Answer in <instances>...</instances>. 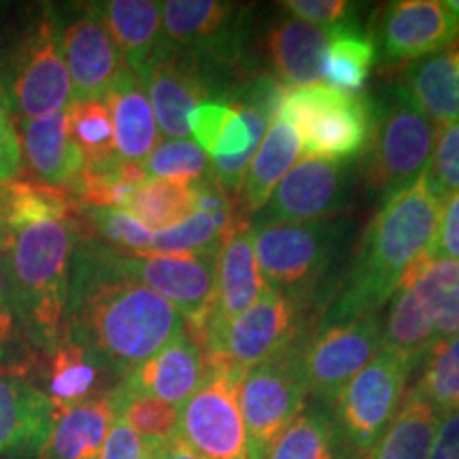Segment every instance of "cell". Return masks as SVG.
Returning <instances> with one entry per match:
<instances>
[{
    "label": "cell",
    "mask_w": 459,
    "mask_h": 459,
    "mask_svg": "<svg viewBox=\"0 0 459 459\" xmlns=\"http://www.w3.org/2000/svg\"><path fill=\"white\" fill-rule=\"evenodd\" d=\"M440 415L459 411V336L443 338L421 359V375L412 387Z\"/></svg>",
    "instance_id": "cell-38"
},
{
    "label": "cell",
    "mask_w": 459,
    "mask_h": 459,
    "mask_svg": "<svg viewBox=\"0 0 459 459\" xmlns=\"http://www.w3.org/2000/svg\"><path fill=\"white\" fill-rule=\"evenodd\" d=\"M22 162L34 181L51 189H68L83 169V158L68 132L66 111L15 124Z\"/></svg>",
    "instance_id": "cell-22"
},
{
    "label": "cell",
    "mask_w": 459,
    "mask_h": 459,
    "mask_svg": "<svg viewBox=\"0 0 459 459\" xmlns=\"http://www.w3.org/2000/svg\"><path fill=\"white\" fill-rule=\"evenodd\" d=\"M302 153V143L298 132L287 119L274 115L271 128L257 147L245 179L240 183L238 209L245 217L257 213L271 200L274 187L294 169V162Z\"/></svg>",
    "instance_id": "cell-30"
},
{
    "label": "cell",
    "mask_w": 459,
    "mask_h": 459,
    "mask_svg": "<svg viewBox=\"0 0 459 459\" xmlns=\"http://www.w3.org/2000/svg\"><path fill=\"white\" fill-rule=\"evenodd\" d=\"M417 366L411 361L381 349V353L332 400L336 428L361 455L372 449L378 436L392 423L406 394L411 372Z\"/></svg>",
    "instance_id": "cell-8"
},
{
    "label": "cell",
    "mask_w": 459,
    "mask_h": 459,
    "mask_svg": "<svg viewBox=\"0 0 459 459\" xmlns=\"http://www.w3.org/2000/svg\"><path fill=\"white\" fill-rule=\"evenodd\" d=\"M383 349V321L377 313L325 324L296 353L298 370L308 395L330 402Z\"/></svg>",
    "instance_id": "cell-10"
},
{
    "label": "cell",
    "mask_w": 459,
    "mask_h": 459,
    "mask_svg": "<svg viewBox=\"0 0 459 459\" xmlns=\"http://www.w3.org/2000/svg\"><path fill=\"white\" fill-rule=\"evenodd\" d=\"M113 264L128 277L170 302L186 319L187 334L203 330L213 307L217 255L211 254H117L111 251Z\"/></svg>",
    "instance_id": "cell-11"
},
{
    "label": "cell",
    "mask_w": 459,
    "mask_h": 459,
    "mask_svg": "<svg viewBox=\"0 0 459 459\" xmlns=\"http://www.w3.org/2000/svg\"><path fill=\"white\" fill-rule=\"evenodd\" d=\"M277 115L287 119L302 143V158L344 162L368 149L370 100L342 94L325 83L285 88Z\"/></svg>",
    "instance_id": "cell-6"
},
{
    "label": "cell",
    "mask_w": 459,
    "mask_h": 459,
    "mask_svg": "<svg viewBox=\"0 0 459 459\" xmlns=\"http://www.w3.org/2000/svg\"><path fill=\"white\" fill-rule=\"evenodd\" d=\"M9 243H11V230L7 228V223H4L3 215H0V254H4V251H7Z\"/></svg>",
    "instance_id": "cell-51"
},
{
    "label": "cell",
    "mask_w": 459,
    "mask_h": 459,
    "mask_svg": "<svg viewBox=\"0 0 459 459\" xmlns=\"http://www.w3.org/2000/svg\"><path fill=\"white\" fill-rule=\"evenodd\" d=\"M68 132L74 147L79 149L83 158V166L113 164L117 158L113 143V124L111 113L105 100H82L73 102L66 108Z\"/></svg>",
    "instance_id": "cell-37"
},
{
    "label": "cell",
    "mask_w": 459,
    "mask_h": 459,
    "mask_svg": "<svg viewBox=\"0 0 459 459\" xmlns=\"http://www.w3.org/2000/svg\"><path fill=\"white\" fill-rule=\"evenodd\" d=\"M423 179L443 204L459 194V122L438 128L432 158H429Z\"/></svg>",
    "instance_id": "cell-43"
},
{
    "label": "cell",
    "mask_w": 459,
    "mask_h": 459,
    "mask_svg": "<svg viewBox=\"0 0 459 459\" xmlns=\"http://www.w3.org/2000/svg\"><path fill=\"white\" fill-rule=\"evenodd\" d=\"M226 245L220 226L204 213H194L179 226L153 232L149 254H211L217 255Z\"/></svg>",
    "instance_id": "cell-41"
},
{
    "label": "cell",
    "mask_w": 459,
    "mask_h": 459,
    "mask_svg": "<svg viewBox=\"0 0 459 459\" xmlns=\"http://www.w3.org/2000/svg\"><path fill=\"white\" fill-rule=\"evenodd\" d=\"M90 221L91 230L100 234L111 251L124 254H149L153 232L147 230L139 220H134L124 209H88L77 211Z\"/></svg>",
    "instance_id": "cell-42"
},
{
    "label": "cell",
    "mask_w": 459,
    "mask_h": 459,
    "mask_svg": "<svg viewBox=\"0 0 459 459\" xmlns=\"http://www.w3.org/2000/svg\"><path fill=\"white\" fill-rule=\"evenodd\" d=\"M237 4L220 0H169L162 3V43L200 56L226 43Z\"/></svg>",
    "instance_id": "cell-26"
},
{
    "label": "cell",
    "mask_w": 459,
    "mask_h": 459,
    "mask_svg": "<svg viewBox=\"0 0 459 459\" xmlns=\"http://www.w3.org/2000/svg\"><path fill=\"white\" fill-rule=\"evenodd\" d=\"M370 156L366 181L372 192L389 194L412 186L426 175L432 158L438 126L412 105L400 85H395L372 105Z\"/></svg>",
    "instance_id": "cell-5"
},
{
    "label": "cell",
    "mask_w": 459,
    "mask_h": 459,
    "mask_svg": "<svg viewBox=\"0 0 459 459\" xmlns=\"http://www.w3.org/2000/svg\"><path fill=\"white\" fill-rule=\"evenodd\" d=\"M328 34L330 28L304 24L296 17L274 22L262 43L274 82L283 88L319 83Z\"/></svg>",
    "instance_id": "cell-24"
},
{
    "label": "cell",
    "mask_w": 459,
    "mask_h": 459,
    "mask_svg": "<svg viewBox=\"0 0 459 459\" xmlns=\"http://www.w3.org/2000/svg\"><path fill=\"white\" fill-rule=\"evenodd\" d=\"M264 459H338V428L324 412H300Z\"/></svg>",
    "instance_id": "cell-36"
},
{
    "label": "cell",
    "mask_w": 459,
    "mask_h": 459,
    "mask_svg": "<svg viewBox=\"0 0 459 459\" xmlns=\"http://www.w3.org/2000/svg\"><path fill=\"white\" fill-rule=\"evenodd\" d=\"M22 170H24V162H22L17 128L13 115H11L7 96H4L3 85H0V183L17 179Z\"/></svg>",
    "instance_id": "cell-46"
},
{
    "label": "cell",
    "mask_w": 459,
    "mask_h": 459,
    "mask_svg": "<svg viewBox=\"0 0 459 459\" xmlns=\"http://www.w3.org/2000/svg\"><path fill=\"white\" fill-rule=\"evenodd\" d=\"M446 9L451 11V15H453V20H455V24H457V28H459V0H446Z\"/></svg>",
    "instance_id": "cell-52"
},
{
    "label": "cell",
    "mask_w": 459,
    "mask_h": 459,
    "mask_svg": "<svg viewBox=\"0 0 459 459\" xmlns=\"http://www.w3.org/2000/svg\"><path fill=\"white\" fill-rule=\"evenodd\" d=\"M349 172L342 162L302 158L274 187L260 211L264 223H311L336 215L344 206Z\"/></svg>",
    "instance_id": "cell-16"
},
{
    "label": "cell",
    "mask_w": 459,
    "mask_h": 459,
    "mask_svg": "<svg viewBox=\"0 0 459 459\" xmlns=\"http://www.w3.org/2000/svg\"><path fill=\"white\" fill-rule=\"evenodd\" d=\"M105 370L94 353L65 336L51 351L41 353L30 378L57 412L111 392L105 389Z\"/></svg>",
    "instance_id": "cell-21"
},
{
    "label": "cell",
    "mask_w": 459,
    "mask_h": 459,
    "mask_svg": "<svg viewBox=\"0 0 459 459\" xmlns=\"http://www.w3.org/2000/svg\"><path fill=\"white\" fill-rule=\"evenodd\" d=\"M115 153L122 162L143 164L160 141V130L145 83L126 65L107 94Z\"/></svg>",
    "instance_id": "cell-23"
},
{
    "label": "cell",
    "mask_w": 459,
    "mask_h": 459,
    "mask_svg": "<svg viewBox=\"0 0 459 459\" xmlns=\"http://www.w3.org/2000/svg\"><path fill=\"white\" fill-rule=\"evenodd\" d=\"M0 85L15 124L66 111L73 105V85L54 9L39 11L20 32L0 73Z\"/></svg>",
    "instance_id": "cell-4"
},
{
    "label": "cell",
    "mask_w": 459,
    "mask_h": 459,
    "mask_svg": "<svg viewBox=\"0 0 459 459\" xmlns=\"http://www.w3.org/2000/svg\"><path fill=\"white\" fill-rule=\"evenodd\" d=\"M147 177L181 183H198L211 175V160L194 141L158 143L143 162Z\"/></svg>",
    "instance_id": "cell-40"
},
{
    "label": "cell",
    "mask_w": 459,
    "mask_h": 459,
    "mask_svg": "<svg viewBox=\"0 0 459 459\" xmlns=\"http://www.w3.org/2000/svg\"><path fill=\"white\" fill-rule=\"evenodd\" d=\"M57 30L73 100H105L126 62L102 22L99 4H85L66 20L57 15Z\"/></svg>",
    "instance_id": "cell-14"
},
{
    "label": "cell",
    "mask_w": 459,
    "mask_h": 459,
    "mask_svg": "<svg viewBox=\"0 0 459 459\" xmlns=\"http://www.w3.org/2000/svg\"><path fill=\"white\" fill-rule=\"evenodd\" d=\"M238 383L234 372L211 368L181 406L179 438L203 459H249Z\"/></svg>",
    "instance_id": "cell-12"
},
{
    "label": "cell",
    "mask_w": 459,
    "mask_h": 459,
    "mask_svg": "<svg viewBox=\"0 0 459 459\" xmlns=\"http://www.w3.org/2000/svg\"><path fill=\"white\" fill-rule=\"evenodd\" d=\"M147 230L162 232L196 213V183L147 179L122 206Z\"/></svg>",
    "instance_id": "cell-33"
},
{
    "label": "cell",
    "mask_w": 459,
    "mask_h": 459,
    "mask_svg": "<svg viewBox=\"0 0 459 459\" xmlns=\"http://www.w3.org/2000/svg\"><path fill=\"white\" fill-rule=\"evenodd\" d=\"M400 88L438 128L459 122V39L402 68Z\"/></svg>",
    "instance_id": "cell-25"
},
{
    "label": "cell",
    "mask_w": 459,
    "mask_h": 459,
    "mask_svg": "<svg viewBox=\"0 0 459 459\" xmlns=\"http://www.w3.org/2000/svg\"><path fill=\"white\" fill-rule=\"evenodd\" d=\"M459 39L451 11L440 0H398L381 13L377 56L387 66L404 68L411 62L449 48Z\"/></svg>",
    "instance_id": "cell-15"
},
{
    "label": "cell",
    "mask_w": 459,
    "mask_h": 459,
    "mask_svg": "<svg viewBox=\"0 0 459 459\" xmlns=\"http://www.w3.org/2000/svg\"><path fill=\"white\" fill-rule=\"evenodd\" d=\"M206 372L204 355L192 336L183 330L175 341L122 377L126 392L149 395L172 406H181L203 385Z\"/></svg>",
    "instance_id": "cell-20"
},
{
    "label": "cell",
    "mask_w": 459,
    "mask_h": 459,
    "mask_svg": "<svg viewBox=\"0 0 459 459\" xmlns=\"http://www.w3.org/2000/svg\"><path fill=\"white\" fill-rule=\"evenodd\" d=\"M186 319L113 264L111 249L79 237L71 264L65 336L126 377L183 334Z\"/></svg>",
    "instance_id": "cell-1"
},
{
    "label": "cell",
    "mask_w": 459,
    "mask_h": 459,
    "mask_svg": "<svg viewBox=\"0 0 459 459\" xmlns=\"http://www.w3.org/2000/svg\"><path fill=\"white\" fill-rule=\"evenodd\" d=\"M438 421L440 412L415 389H406L398 412L366 459H428Z\"/></svg>",
    "instance_id": "cell-31"
},
{
    "label": "cell",
    "mask_w": 459,
    "mask_h": 459,
    "mask_svg": "<svg viewBox=\"0 0 459 459\" xmlns=\"http://www.w3.org/2000/svg\"><path fill=\"white\" fill-rule=\"evenodd\" d=\"M115 417L124 419L141 438L145 449H162L179 436L181 409L149 395L126 392L122 385L111 389Z\"/></svg>",
    "instance_id": "cell-35"
},
{
    "label": "cell",
    "mask_w": 459,
    "mask_h": 459,
    "mask_svg": "<svg viewBox=\"0 0 459 459\" xmlns=\"http://www.w3.org/2000/svg\"><path fill=\"white\" fill-rule=\"evenodd\" d=\"M440 217L443 203L434 196L423 177L383 198L381 209L366 228L342 291L332 302L324 324L377 313L394 298L406 273L432 251Z\"/></svg>",
    "instance_id": "cell-2"
},
{
    "label": "cell",
    "mask_w": 459,
    "mask_h": 459,
    "mask_svg": "<svg viewBox=\"0 0 459 459\" xmlns=\"http://www.w3.org/2000/svg\"><path fill=\"white\" fill-rule=\"evenodd\" d=\"M74 213L77 209L62 189L28 179L0 183V215L11 232L43 220H66Z\"/></svg>",
    "instance_id": "cell-34"
},
{
    "label": "cell",
    "mask_w": 459,
    "mask_h": 459,
    "mask_svg": "<svg viewBox=\"0 0 459 459\" xmlns=\"http://www.w3.org/2000/svg\"><path fill=\"white\" fill-rule=\"evenodd\" d=\"M279 7L296 20L317 28H334L351 22L355 4L347 0H285Z\"/></svg>",
    "instance_id": "cell-45"
},
{
    "label": "cell",
    "mask_w": 459,
    "mask_h": 459,
    "mask_svg": "<svg viewBox=\"0 0 459 459\" xmlns=\"http://www.w3.org/2000/svg\"><path fill=\"white\" fill-rule=\"evenodd\" d=\"M296 321L294 298L266 285L260 298L232 321L213 351L204 355L206 368H223L243 377L249 368L277 358L291 347Z\"/></svg>",
    "instance_id": "cell-13"
},
{
    "label": "cell",
    "mask_w": 459,
    "mask_h": 459,
    "mask_svg": "<svg viewBox=\"0 0 459 459\" xmlns=\"http://www.w3.org/2000/svg\"><path fill=\"white\" fill-rule=\"evenodd\" d=\"M429 255L459 262V194L443 204V217Z\"/></svg>",
    "instance_id": "cell-47"
},
{
    "label": "cell",
    "mask_w": 459,
    "mask_h": 459,
    "mask_svg": "<svg viewBox=\"0 0 459 459\" xmlns=\"http://www.w3.org/2000/svg\"><path fill=\"white\" fill-rule=\"evenodd\" d=\"M54 423V406L22 370L0 368V459H37Z\"/></svg>",
    "instance_id": "cell-19"
},
{
    "label": "cell",
    "mask_w": 459,
    "mask_h": 459,
    "mask_svg": "<svg viewBox=\"0 0 459 459\" xmlns=\"http://www.w3.org/2000/svg\"><path fill=\"white\" fill-rule=\"evenodd\" d=\"M113 421L111 392L66 411H57L37 459H100Z\"/></svg>",
    "instance_id": "cell-28"
},
{
    "label": "cell",
    "mask_w": 459,
    "mask_h": 459,
    "mask_svg": "<svg viewBox=\"0 0 459 459\" xmlns=\"http://www.w3.org/2000/svg\"><path fill=\"white\" fill-rule=\"evenodd\" d=\"M415 298L419 313L436 342L459 336V262L426 255L402 283Z\"/></svg>",
    "instance_id": "cell-27"
},
{
    "label": "cell",
    "mask_w": 459,
    "mask_h": 459,
    "mask_svg": "<svg viewBox=\"0 0 459 459\" xmlns=\"http://www.w3.org/2000/svg\"><path fill=\"white\" fill-rule=\"evenodd\" d=\"M296 353L291 349L257 364L240 377L238 406L245 421L249 459H264L277 436L307 404Z\"/></svg>",
    "instance_id": "cell-9"
},
{
    "label": "cell",
    "mask_w": 459,
    "mask_h": 459,
    "mask_svg": "<svg viewBox=\"0 0 459 459\" xmlns=\"http://www.w3.org/2000/svg\"><path fill=\"white\" fill-rule=\"evenodd\" d=\"M82 226L73 217L43 220L11 232L7 268L26 334L39 353L65 338L68 281Z\"/></svg>",
    "instance_id": "cell-3"
},
{
    "label": "cell",
    "mask_w": 459,
    "mask_h": 459,
    "mask_svg": "<svg viewBox=\"0 0 459 459\" xmlns=\"http://www.w3.org/2000/svg\"><path fill=\"white\" fill-rule=\"evenodd\" d=\"M143 459H160V453H158V449H145V455H143Z\"/></svg>",
    "instance_id": "cell-53"
},
{
    "label": "cell",
    "mask_w": 459,
    "mask_h": 459,
    "mask_svg": "<svg viewBox=\"0 0 459 459\" xmlns=\"http://www.w3.org/2000/svg\"><path fill=\"white\" fill-rule=\"evenodd\" d=\"M251 234L264 283L294 300L311 291L336 249V228L328 221H257Z\"/></svg>",
    "instance_id": "cell-7"
},
{
    "label": "cell",
    "mask_w": 459,
    "mask_h": 459,
    "mask_svg": "<svg viewBox=\"0 0 459 459\" xmlns=\"http://www.w3.org/2000/svg\"><path fill=\"white\" fill-rule=\"evenodd\" d=\"M99 11L124 62L143 77L162 45V3L108 0Z\"/></svg>",
    "instance_id": "cell-29"
},
{
    "label": "cell",
    "mask_w": 459,
    "mask_h": 459,
    "mask_svg": "<svg viewBox=\"0 0 459 459\" xmlns=\"http://www.w3.org/2000/svg\"><path fill=\"white\" fill-rule=\"evenodd\" d=\"M41 353L26 334L11 287L7 254H0V368H13L32 377Z\"/></svg>",
    "instance_id": "cell-39"
},
{
    "label": "cell",
    "mask_w": 459,
    "mask_h": 459,
    "mask_svg": "<svg viewBox=\"0 0 459 459\" xmlns=\"http://www.w3.org/2000/svg\"><path fill=\"white\" fill-rule=\"evenodd\" d=\"M141 79L156 115L160 134L169 141L187 139L189 113L209 99V79L203 60L162 43Z\"/></svg>",
    "instance_id": "cell-17"
},
{
    "label": "cell",
    "mask_w": 459,
    "mask_h": 459,
    "mask_svg": "<svg viewBox=\"0 0 459 459\" xmlns=\"http://www.w3.org/2000/svg\"><path fill=\"white\" fill-rule=\"evenodd\" d=\"M145 455V446L141 438L128 428L124 419L115 417L111 429L102 446L100 459H143Z\"/></svg>",
    "instance_id": "cell-48"
},
{
    "label": "cell",
    "mask_w": 459,
    "mask_h": 459,
    "mask_svg": "<svg viewBox=\"0 0 459 459\" xmlns=\"http://www.w3.org/2000/svg\"><path fill=\"white\" fill-rule=\"evenodd\" d=\"M428 459H459V411L440 415Z\"/></svg>",
    "instance_id": "cell-49"
},
{
    "label": "cell",
    "mask_w": 459,
    "mask_h": 459,
    "mask_svg": "<svg viewBox=\"0 0 459 459\" xmlns=\"http://www.w3.org/2000/svg\"><path fill=\"white\" fill-rule=\"evenodd\" d=\"M264 277L257 266L251 228L234 234L217 254V281L213 307L198 334H189L196 341L203 355H209L220 344L226 330L254 304L264 291Z\"/></svg>",
    "instance_id": "cell-18"
},
{
    "label": "cell",
    "mask_w": 459,
    "mask_h": 459,
    "mask_svg": "<svg viewBox=\"0 0 459 459\" xmlns=\"http://www.w3.org/2000/svg\"><path fill=\"white\" fill-rule=\"evenodd\" d=\"M237 113V102L226 100H204L203 105H198L192 113H189V134L194 136V143L203 149L206 156H213L221 132L226 130V126L232 122V117Z\"/></svg>",
    "instance_id": "cell-44"
},
{
    "label": "cell",
    "mask_w": 459,
    "mask_h": 459,
    "mask_svg": "<svg viewBox=\"0 0 459 459\" xmlns=\"http://www.w3.org/2000/svg\"><path fill=\"white\" fill-rule=\"evenodd\" d=\"M160 453V459H203L200 455H196L189 446L183 443V440L177 436L172 443H169L166 446H162V449H158Z\"/></svg>",
    "instance_id": "cell-50"
},
{
    "label": "cell",
    "mask_w": 459,
    "mask_h": 459,
    "mask_svg": "<svg viewBox=\"0 0 459 459\" xmlns=\"http://www.w3.org/2000/svg\"><path fill=\"white\" fill-rule=\"evenodd\" d=\"M377 62L375 37L361 32L353 22L330 28L321 60V79L342 94L358 96Z\"/></svg>",
    "instance_id": "cell-32"
}]
</instances>
